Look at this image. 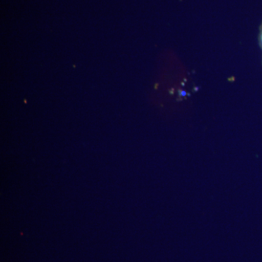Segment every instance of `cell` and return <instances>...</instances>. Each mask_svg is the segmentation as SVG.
I'll list each match as a JSON object with an SVG mask.
<instances>
[{
	"instance_id": "cell-1",
	"label": "cell",
	"mask_w": 262,
	"mask_h": 262,
	"mask_svg": "<svg viewBox=\"0 0 262 262\" xmlns=\"http://www.w3.org/2000/svg\"><path fill=\"white\" fill-rule=\"evenodd\" d=\"M261 43H262V32H261Z\"/></svg>"
}]
</instances>
